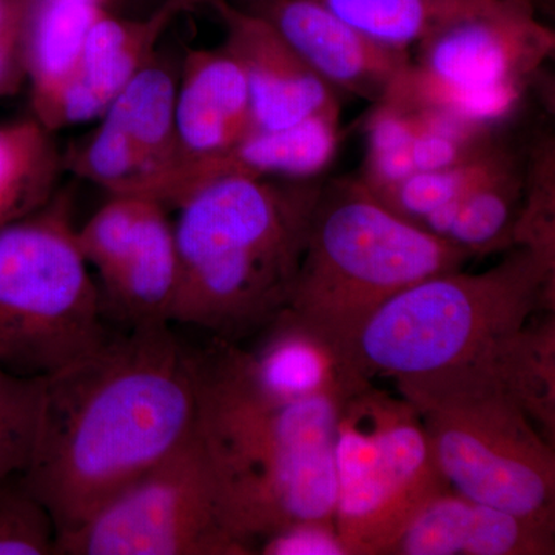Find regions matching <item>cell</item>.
<instances>
[{"instance_id": "1", "label": "cell", "mask_w": 555, "mask_h": 555, "mask_svg": "<svg viewBox=\"0 0 555 555\" xmlns=\"http://www.w3.org/2000/svg\"><path fill=\"white\" fill-rule=\"evenodd\" d=\"M171 324L129 328L42 378L24 478L57 535L184 443L198 420V358Z\"/></svg>"}, {"instance_id": "2", "label": "cell", "mask_w": 555, "mask_h": 555, "mask_svg": "<svg viewBox=\"0 0 555 555\" xmlns=\"http://www.w3.org/2000/svg\"><path fill=\"white\" fill-rule=\"evenodd\" d=\"M198 358L196 430L229 524L254 547L288 525L335 521L343 401L273 404L248 389L215 338Z\"/></svg>"}, {"instance_id": "3", "label": "cell", "mask_w": 555, "mask_h": 555, "mask_svg": "<svg viewBox=\"0 0 555 555\" xmlns=\"http://www.w3.org/2000/svg\"><path fill=\"white\" fill-rule=\"evenodd\" d=\"M318 179L224 178L179 204L178 292L171 324L236 343L288 308Z\"/></svg>"}, {"instance_id": "4", "label": "cell", "mask_w": 555, "mask_h": 555, "mask_svg": "<svg viewBox=\"0 0 555 555\" xmlns=\"http://www.w3.org/2000/svg\"><path fill=\"white\" fill-rule=\"evenodd\" d=\"M470 255L386 207L358 179L323 184L287 312L353 357L369 317ZM357 363V361H356Z\"/></svg>"}, {"instance_id": "5", "label": "cell", "mask_w": 555, "mask_h": 555, "mask_svg": "<svg viewBox=\"0 0 555 555\" xmlns=\"http://www.w3.org/2000/svg\"><path fill=\"white\" fill-rule=\"evenodd\" d=\"M555 266L514 247L481 273H440L398 292L358 334L353 357L367 379L408 382L491 357L535 313L554 310Z\"/></svg>"}, {"instance_id": "6", "label": "cell", "mask_w": 555, "mask_h": 555, "mask_svg": "<svg viewBox=\"0 0 555 555\" xmlns=\"http://www.w3.org/2000/svg\"><path fill=\"white\" fill-rule=\"evenodd\" d=\"M492 356L434 377L396 383L398 396L422 416L452 491L555 525L554 444L495 377Z\"/></svg>"}, {"instance_id": "7", "label": "cell", "mask_w": 555, "mask_h": 555, "mask_svg": "<svg viewBox=\"0 0 555 555\" xmlns=\"http://www.w3.org/2000/svg\"><path fill=\"white\" fill-rule=\"evenodd\" d=\"M102 312L67 196L0 229V367L53 374L108 337Z\"/></svg>"}, {"instance_id": "8", "label": "cell", "mask_w": 555, "mask_h": 555, "mask_svg": "<svg viewBox=\"0 0 555 555\" xmlns=\"http://www.w3.org/2000/svg\"><path fill=\"white\" fill-rule=\"evenodd\" d=\"M335 526L349 555H387L447 478L418 411L374 385L343 403L335 440Z\"/></svg>"}, {"instance_id": "9", "label": "cell", "mask_w": 555, "mask_h": 555, "mask_svg": "<svg viewBox=\"0 0 555 555\" xmlns=\"http://www.w3.org/2000/svg\"><path fill=\"white\" fill-rule=\"evenodd\" d=\"M229 524L198 430L57 535L56 555H248Z\"/></svg>"}, {"instance_id": "10", "label": "cell", "mask_w": 555, "mask_h": 555, "mask_svg": "<svg viewBox=\"0 0 555 555\" xmlns=\"http://www.w3.org/2000/svg\"><path fill=\"white\" fill-rule=\"evenodd\" d=\"M178 79L153 57L120 91L89 139L64 156V169L112 196L173 206L181 158L175 133Z\"/></svg>"}, {"instance_id": "11", "label": "cell", "mask_w": 555, "mask_h": 555, "mask_svg": "<svg viewBox=\"0 0 555 555\" xmlns=\"http://www.w3.org/2000/svg\"><path fill=\"white\" fill-rule=\"evenodd\" d=\"M555 50L532 0H491L418 43L414 64L463 86H525Z\"/></svg>"}, {"instance_id": "12", "label": "cell", "mask_w": 555, "mask_h": 555, "mask_svg": "<svg viewBox=\"0 0 555 555\" xmlns=\"http://www.w3.org/2000/svg\"><path fill=\"white\" fill-rule=\"evenodd\" d=\"M208 5L224 25L222 49L246 75L257 129L280 130L313 116H339L337 90L264 17L229 0H211Z\"/></svg>"}, {"instance_id": "13", "label": "cell", "mask_w": 555, "mask_h": 555, "mask_svg": "<svg viewBox=\"0 0 555 555\" xmlns=\"http://www.w3.org/2000/svg\"><path fill=\"white\" fill-rule=\"evenodd\" d=\"M299 56L335 90L377 104L411 65L408 50L367 38L318 0H250Z\"/></svg>"}, {"instance_id": "14", "label": "cell", "mask_w": 555, "mask_h": 555, "mask_svg": "<svg viewBox=\"0 0 555 555\" xmlns=\"http://www.w3.org/2000/svg\"><path fill=\"white\" fill-rule=\"evenodd\" d=\"M244 350L228 343L230 360L248 389L273 404L331 397L345 401L372 385L356 360L284 310Z\"/></svg>"}, {"instance_id": "15", "label": "cell", "mask_w": 555, "mask_h": 555, "mask_svg": "<svg viewBox=\"0 0 555 555\" xmlns=\"http://www.w3.org/2000/svg\"><path fill=\"white\" fill-rule=\"evenodd\" d=\"M102 309L129 328L171 324L178 292V250L166 206L144 198L137 218L96 264Z\"/></svg>"}, {"instance_id": "16", "label": "cell", "mask_w": 555, "mask_h": 555, "mask_svg": "<svg viewBox=\"0 0 555 555\" xmlns=\"http://www.w3.org/2000/svg\"><path fill=\"white\" fill-rule=\"evenodd\" d=\"M257 130L250 90L238 62L224 49L189 50L175 101V133L181 158L179 190L185 171L238 144Z\"/></svg>"}, {"instance_id": "17", "label": "cell", "mask_w": 555, "mask_h": 555, "mask_svg": "<svg viewBox=\"0 0 555 555\" xmlns=\"http://www.w3.org/2000/svg\"><path fill=\"white\" fill-rule=\"evenodd\" d=\"M555 525L448 489L406 526L387 555H553Z\"/></svg>"}, {"instance_id": "18", "label": "cell", "mask_w": 555, "mask_h": 555, "mask_svg": "<svg viewBox=\"0 0 555 555\" xmlns=\"http://www.w3.org/2000/svg\"><path fill=\"white\" fill-rule=\"evenodd\" d=\"M177 16L178 11L166 2L145 20L102 14L83 40L51 130L101 118L139 69L155 57L160 36Z\"/></svg>"}, {"instance_id": "19", "label": "cell", "mask_w": 555, "mask_h": 555, "mask_svg": "<svg viewBox=\"0 0 555 555\" xmlns=\"http://www.w3.org/2000/svg\"><path fill=\"white\" fill-rule=\"evenodd\" d=\"M339 138V116L331 115L313 116L286 129L254 130L233 147L190 167L182 178L178 206L218 179L315 178L334 159Z\"/></svg>"}, {"instance_id": "20", "label": "cell", "mask_w": 555, "mask_h": 555, "mask_svg": "<svg viewBox=\"0 0 555 555\" xmlns=\"http://www.w3.org/2000/svg\"><path fill=\"white\" fill-rule=\"evenodd\" d=\"M112 0H30L25 25V69L33 116L51 130L83 40Z\"/></svg>"}, {"instance_id": "21", "label": "cell", "mask_w": 555, "mask_h": 555, "mask_svg": "<svg viewBox=\"0 0 555 555\" xmlns=\"http://www.w3.org/2000/svg\"><path fill=\"white\" fill-rule=\"evenodd\" d=\"M62 169L53 131L35 116L0 124V229L47 206Z\"/></svg>"}, {"instance_id": "22", "label": "cell", "mask_w": 555, "mask_h": 555, "mask_svg": "<svg viewBox=\"0 0 555 555\" xmlns=\"http://www.w3.org/2000/svg\"><path fill=\"white\" fill-rule=\"evenodd\" d=\"M492 371L550 443L555 438L554 310L537 313L491 358Z\"/></svg>"}, {"instance_id": "23", "label": "cell", "mask_w": 555, "mask_h": 555, "mask_svg": "<svg viewBox=\"0 0 555 555\" xmlns=\"http://www.w3.org/2000/svg\"><path fill=\"white\" fill-rule=\"evenodd\" d=\"M367 38L408 50L480 10L477 0H318ZM491 2V0H489Z\"/></svg>"}, {"instance_id": "24", "label": "cell", "mask_w": 555, "mask_h": 555, "mask_svg": "<svg viewBox=\"0 0 555 555\" xmlns=\"http://www.w3.org/2000/svg\"><path fill=\"white\" fill-rule=\"evenodd\" d=\"M525 179L516 156H509L460 199L447 240L470 257L513 247V229Z\"/></svg>"}, {"instance_id": "25", "label": "cell", "mask_w": 555, "mask_h": 555, "mask_svg": "<svg viewBox=\"0 0 555 555\" xmlns=\"http://www.w3.org/2000/svg\"><path fill=\"white\" fill-rule=\"evenodd\" d=\"M525 89V86L480 87L447 82L427 75L411 62L393 80L383 101L408 108L436 109L494 129L513 116L524 100Z\"/></svg>"}, {"instance_id": "26", "label": "cell", "mask_w": 555, "mask_h": 555, "mask_svg": "<svg viewBox=\"0 0 555 555\" xmlns=\"http://www.w3.org/2000/svg\"><path fill=\"white\" fill-rule=\"evenodd\" d=\"M511 155L509 150L496 145L488 155L451 169L414 171L392 188L374 193L390 210L420 224L443 204L465 196L478 182L483 181Z\"/></svg>"}, {"instance_id": "27", "label": "cell", "mask_w": 555, "mask_h": 555, "mask_svg": "<svg viewBox=\"0 0 555 555\" xmlns=\"http://www.w3.org/2000/svg\"><path fill=\"white\" fill-rule=\"evenodd\" d=\"M408 108V107H404ZM418 133L412 144L416 171L451 169L488 155L496 147L494 129L436 109L409 108Z\"/></svg>"}, {"instance_id": "28", "label": "cell", "mask_w": 555, "mask_h": 555, "mask_svg": "<svg viewBox=\"0 0 555 555\" xmlns=\"http://www.w3.org/2000/svg\"><path fill=\"white\" fill-rule=\"evenodd\" d=\"M42 378L0 367V481L25 474L38 430Z\"/></svg>"}, {"instance_id": "29", "label": "cell", "mask_w": 555, "mask_h": 555, "mask_svg": "<svg viewBox=\"0 0 555 555\" xmlns=\"http://www.w3.org/2000/svg\"><path fill=\"white\" fill-rule=\"evenodd\" d=\"M57 528L24 474L0 481V555H56Z\"/></svg>"}, {"instance_id": "30", "label": "cell", "mask_w": 555, "mask_h": 555, "mask_svg": "<svg viewBox=\"0 0 555 555\" xmlns=\"http://www.w3.org/2000/svg\"><path fill=\"white\" fill-rule=\"evenodd\" d=\"M526 206L518 211L513 229V247H528L555 266L554 240V147L545 141L537 150Z\"/></svg>"}, {"instance_id": "31", "label": "cell", "mask_w": 555, "mask_h": 555, "mask_svg": "<svg viewBox=\"0 0 555 555\" xmlns=\"http://www.w3.org/2000/svg\"><path fill=\"white\" fill-rule=\"evenodd\" d=\"M30 0H0V100L27 80L25 25Z\"/></svg>"}, {"instance_id": "32", "label": "cell", "mask_w": 555, "mask_h": 555, "mask_svg": "<svg viewBox=\"0 0 555 555\" xmlns=\"http://www.w3.org/2000/svg\"><path fill=\"white\" fill-rule=\"evenodd\" d=\"M262 555H349L335 521L308 520L288 525L259 542Z\"/></svg>"}, {"instance_id": "33", "label": "cell", "mask_w": 555, "mask_h": 555, "mask_svg": "<svg viewBox=\"0 0 555 555\" xmlns=\"http://www.w3.org/2000/svg\"><path fill=\"white\" fill-rule=\"evenodd\" d=\"M210 2L211 0H166V3H169L170 7H173V9L178 11V14L184 13V11L196 9V7Z\"/></svg>"}, {"instance_id": "34", "label": "cell", "mask_w": 555, "mask_h": 555, "mask_svg": "<svg viewBox=\"0 0 555 555\" xmlns=\"http://www.w3.org/2000/svg\"><path fill=\"white\" fill-rule=\"evenodd\" d=\"M477 2H489V0H477Z\"/></svg>"}]
</instances>
